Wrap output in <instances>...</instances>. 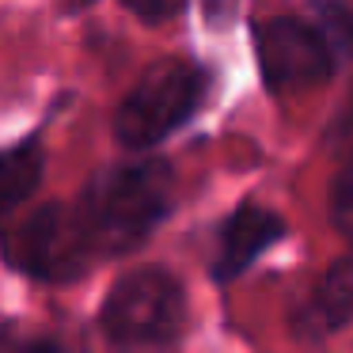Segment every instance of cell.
Instances as JSON below:
<instances>
[{"label":"cell","mask_w":353,"mask_h":353,"mask_svg":"<svg viewBox=\"0 0 353 353\" xmlns=\"http://www.w3.org/2000/svg\"><path fill=\"white\" fill-rule=\"evenodd\" d=\"M103 334L122 353H156L186 327L183 289L163 270H133L110 289L103 304Z\"/></svg>","instance_id":"obj_2"},{"label":"cell","mask_w":353,"mask_h":353,"mask_svg":"<svg viewBox=\"0 0 353 353\" xmlns=\"http://www.w3.org/2000/svg\"><path fill=\"white\" fill-rule=\"evenodd\" d=\"M262 80L274 92H307L330 80L334 57L319 31L300 19H266L254 27Z\"/></svg>","instance_id":"obj_5"},{"label":"cell","mask_w":353,"mask_h":353,"mask_svg":"<svg viewBox=\"0 0 353 353\" xmlns=\"http://www.w3.org/2000/svg\"><path fill=\"white\" fill-rule=\"evenodd\" d=\"M122 4L145 23H168V19H175L183 12L186 0H122Z\"/></svg>","instance_id":"obj_11"},{"label":"cell","mask_w":353,"mask_h":353,"mask_svg":"<svg viewBox=\"0 0 353 353\" xmlns=\"http://www.w3.org/2000/svg\"><path fill=\"white\" fill-rule=\"evenodd\" d=\"M330 216H334L338 232L353 239V156L334 179V190H330Z\"/></svg>","instance_id":"obj_10"},{"label":"cell","mask_w":353,"mask_h":353,"mask_svg":"<svg viewBox=\"0 0 353 353\" xmlns=\"http://www.w3.org/2000/svg\"><path fill=\"white\" fill-rule=\"evenodd\" d=\"M285 236V221L262 205H239L221 228V251H216L213 277L216 281H236L266 247H274Z\"/></svg>","instance_id":"obj_6"},{"label":"cell","mask_w":353,"mask_h":353,"mask_svg":"<svg viewBox=\"0 0 353 353\" xmlns=\"http://www.w3.org/2000/svg\"><path fill=\"white\" fill-rule=\"evenodd\" d=\"M0 353H61L46 338H31L19 330H0Z\"/></svg>","instance_id":"obj_12"},{"label":"cell","mask_w":353,"mask_h":353,"mask_svg":"<svg viewBox=\"0 0 353 353\" xmlns=\"http://www.w3.org/2000/svg\"><path fill=\"white\" fill-rule=\"evenodd\" d=\"M319 16V39L327 42V50L342 57H353V8L342 0H319L315 4Z\"/></svg>","instance_id":"obj_9"},{"label":"cell","mask_w":353,"mask_h":353,"mask_svg":"<svg viewBox=\"0 0 353 353\" xmlns=\"http://www.w3.org/2000/svg\"><path fill=\"white\" fill-rule=\"evenodd\" d=\"M0 251L12 270L42 281H69L80 277L92 259L88 236L77 221V209L65 205H42L27 213L23 221L8 224L0 236Z\"/></svg>","instance_id":"obj_4"},{"label":"cell","mask_w":353,"mask_h":353,"mask_svg":"<svg viewBox=\"0 0 353 353\" xmlns=\"http://www.w3.org/2000/svg\"><path fill=\"white\" fill-rule=\"evenodd\" d=\"M39 179H42V148L34 141L4 148L0 152V216L31 198Z\"/></svg>","instance_id":"obj_8"},{"label":"cell","mask_w":353,"mask_h":353,"mask_svg":"<svg viewBox=\"0 0 353 353\" xmlns=\"http://www.w3.org/2000/svg\"><path fill=\"white\" fill-rule=\"evenodd\" d=\"M171 198H175V175L163 160L118 163L95 175L77 205V221L92 254H125L141 247L168 216Z\"/></svg>","instance_id":"obj_1"},{"label":"cell","mask_w":353,"mask_h":353,"mask_svg":"<svg viewBox=\"0 0 353 353\" xmlns=\"http://www.w3.org/2000/svg\"><path fill=\"white\" fill-rule=\"evenodd\" d=\"M232 0H205V8H209V16H216V8H228Z\"/></svg>","instance_id":"obj_14"},{"label":"cell","mask_w":353,"mask_h":353,"mask_svg":"<svg viewBox=\"0 0 353 353\" xmlns=\"http://www.w3.org/2000/svg\"><path fill=\"white\" fill-rule=\"evenodd\" d=\"M205 77L183 61H156L125 92L114 114V137L125 148H152L198 110Z\"/></svg>","instance_id":"obj_3"},{"label":"cell","mask_w":353,"mask_h":353,"mask_svg":"<svg viewBox=\"0 0 353 353\" xmlns=\"http://www.w3.org/2000/svg\"><path fill=\"white\" fill-rule=\"evenodd\" d=\"M353 319V251L342 254L312 289L307 304L296 312V330L307 338H327Z\"/></svg>","instance_id":"obj_7"},{"label":"cell","mask_w":353,"mask_h":353,"mask_svg":"<svg viewBox=\"0 0 353 353\" xmlns=\"http://www.w3.org/2000/svg\"><path fill=\"white\" fill-rule=\"evenodd\" d=\"M338 133H342V137H353V110L345 118H338Z\"/></svg>","instance_id":"obj_13"},{"label":"cell","mask_w":353,"mask_h":353,"mask_svg":"<svg viewBox=\"0 0 353 353\" xmlns=\"http://www.w3.org/2000/svg\"><path fill=\"white\" fill-rule=\"evenodd\" d=\"M80 4H84V0H80Z\"/></svg>","instance_id":"obj_15"}]
</instances>
